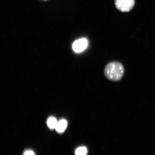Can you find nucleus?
Wrapping results in <instances>:
<instances>
[{
	"instance_id": "nucleus-1",
	"label": "nucleus",
	"mask_w": 155,
	"mask_h": 155,
	"mask_svg": "<svg viewBox=\"0 0 155 155\" xmlns=\"http://www.w3.org/2000/svg\"><path fill=\"white\" fill-rule=\"evenodd\" d=\"M125 73L124 67L119 61H114L108 63L104 68V75L108 80L117 82L121 80Z\"/></svg>"
},
{
	"instance_id": "nucleus-2",
	"label": "nucleus",
	"mask_w": 155,
	"mask_h": 155,
	"mask_svg": "<svg viewBox=\"0 0 155 155\" xmlns=\"http://www.w3.org/2000/svg\"><path fill=\"white\" fill-rule=\"evenodd\" d=\"M116 8L123 12H128L132 9L135 4L134 0H115Z\"/></svg>"
},
{
	"instance_id": "nucleus-3",
	"label": "nucleus",
	"mask_w": 155,
	"mask_h": 155,
	"mask_svg": "<svg viewBox=\"0 0 155 155\" xmlns=\"http://www.w3.org/2000/svg\"><path fill=\"white\" fill-rule=\"evenodd\" d=\"M88 45V42L86 38H83L77 40L73 45V48L74 51L79 53L86 49Z\"/></svg>"
},
{
	"instance_id": "nucleus-4",
	"label": "nucleus",
	"mask_w": 155,
	"mask_h": 155,
	"mask_svg": "<svg viewBox=\"0 0 155 155\" xmlns=\"http://www.w3.org/2000/svg\"><path fill=\"white\" fill-rule=\"evenodd\" d=\"M68 125L67 122L65 119H61L58 121L57 127L55 128L57 132L61 133L65 130Z\"/></svg>"
},
{
	"instance_id": "nucleus-5",
	"label": "nucleus",
	"mask_w": 155,
	"mask_h": 155,
	"mask_svg": "<svg viewBox=\"0 0 155 155\" xmlns=\"http://www.w3.org/2000/svg\"><path fill=\"white\" fill-rule=\"evenodd\" d=\"M58 123L57 120L54 117H50L48 120L47 125L50 129H55Z\"/></svg>"
},
{
	"instance_id": "nucleus-6",
	"label": "nucleus",
	"mask_w": 155,
	"mask_h": 155,
	"mask_svg": "<svg viewBox=\"0 0 155 155\" xmlns=\"http://www.w3.org/2000/svg\"><path fill=\"white\" fill-rule=\"evenodd\" d=\"M87 153V149L84 147H79L75 151V154L76 155H86Z\"/></svg>"
},
{
	"instance_id": "nucleus-7",
	"label": "nucleus",
	"mask_w": 155,
	"mask_h": 155,
	"mask_svg": "<svg viewBox=\"0 0 155 155\" xmlns=\"http://www.w3.org/2000/svg\"><path fill=\"white\" fill-rule=\"evenodd\" d=\"M23 155H35L33 151L31 150L25 151Z\"/></svg>"
},
{
	"instance_id": "nucleus-8",
	"label": "nucleus",
	"mask_w": 155,
	"mask_h": 155,
	"mask_svg": "<svg viewBox=\"0 0 155 155\" xmlns=\"http://www.w3.org/2000/svg\"><path fill=\"white\" fill-rule=\"evenodd\" d=\"M41 1H48V0H41Z\"/></svg>"
}]
</instances>
